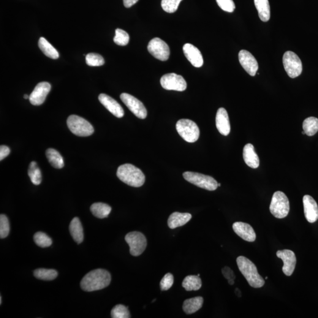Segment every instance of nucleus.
Listing matches in <instances>:
<instances>
[{"label":"nucleus","instance_id":"obj_1","mask_svg":"<svg viewBox=\"0 0 318 318\" xmlns=\"http://www.w3.org/2000/svg\"><path fill=\"white\" fill-rule=\"evenodd\" d=\"M110 273L103 269L90 272L81 280V289L86 292H93L107 287L111 282Z\"/></svg>","mask_w":318,"mask_h":318},{"label":"nucleus","instance_id":"obj_2","mask_svg":"<svg viewBox=\"0 0 318 318\" xmlns=\"http://www.w3.org/2000/svg\"><path fill=\"white\" fill-rule=\"evenodd\" d=\"M239 270L242 273L250 286L260 288L265 285L264 279L258 273L257 266L244 257H239L236 259Z\"/></svg>","mask_w":318,"mask_h":318},{"label":"nucleus","instance_id":"obj_3","mask_svg":"<svg viewBox=\"0 0 318 318\" xmlns=\"http://www.w3.org/2000/svg\"><path fill=\"white\" fill-rule=\"evenodd\" d=\"M117 176L123 183L132 187H140L145 182V176L142 171L131 164H124L119 167Z\"/></svg>","mask_w":318,"mask_h":318},{"label":"nucleus","instance_id":"obj_4","mask_svg":"<svg viewBox=\"0 0 318 318\" xmlns=\"http://www.w3.org/2000/svg\"><path fill=\"white\" fill-rule=\"evenodd\" d=\"M67 124L70 131L78 136H90L94 131L93 127L88 121L77 115L70 116Z\"/></svg>","mask_w":318,"mask_h":318},{"label":"nucleus","instance_id":"obj_5","mask_svg":"<svg viewBox=\"0 0 318 318\" xmlns=\"http://www.w3.org/2000/svg\"><path fill=\"white\" fill-rule=\"evenodd\" d=\"M271 213L278 219L285 218L289 212V201L286 195L282 192L274 193L270 207Z\"/></svg>","mask_w":318,"mask_h":318},{"label":"nucleus","instance_id":"obj_6","mask_svg":"<svg viewBox=\"0 0 318 318\" xmlns=\"http://www.w3.org/2000/svg\"><path fill=\"white\" fill-rule=\"evenodd\" d=\"M176 127L179 135L187 142L194 143L199 137V127L190 120L181 119L177 122Z\"/></svg>","mask_w":318,"mask_h":318},{"label":"nucleus","instance_id":"obj_7","mask_svg":"<svg viewBox=\"0 0 318 318\" xmlns=\"http://www.w3.org/2000/svg\"><path fill=\"white\" fill-rule=\"evenodd\" d=\"M183 176L184 179L190 183L209 191H213L218 187V183L211 176L192 172H184Z\"/></svg>","mask_w":318,"mask_h":318},{"label":"nucleus","instance_id":"obj_8","mask_svg":"<svg viewBox=\"0 0 318 318\" xmlns=\"http://www.w3.org/2000/svg\"><path fill=\"white\" fill-rule=\"evenodd\" d=\"M283 64L285 71L290 78L298 77L303 72V64L297 54L288 51L283 57Z\"/></svg>","mask_w":318,"mask_h":318},{"label":"nucleus","instance_id":"obj_9","mask_svg":"<svg viewBox=\"0 0 318 318\" xmlns=\"http://www.w3.org/2000/svg\"><path fill=\"white\" fill-rule=\"evenodd\" d=\"M125 241L130 247V254L134 257L139 256L145 251L147 246L146 238L138 232H132L125 236Z\"/></svg>","mask_w":318,"mask_h":318},{"label":"nucleus","instance_id":"obj_10","mask_svg":"<svg viewBox=\"0 0 318 318\" xmlns=\"http://www.w3.org/2000/svg\"><path fill=\"white\" fill-rule=\"evenodd\" d=\"M162 88L167 91H183L187 88V83L182 76L175 73H168L160 79Z\"/></svg>","mask_w":318,"mask_h":318},{"label":"nucleus","instance_id":"obj_11","mask_svg":"<svg viewBox=\"0 0 318 318\" xmlns=\"http://www.w3.org/2000/svg\"><path fill=\"white\" fill-rule=\"evenodd\" d=\"M148 50L152 56L159 61H167L169 58V47L160 38L152 39L149 43Z\"/></svg>","mask_w":318,"mask_h":318},{"label":"nucleus","instance_id":"obj_12","mask_svg":"<svg viewBox=\"0 0 318 318\" xmlns=\"http://www.w3.org/2000/svg\"><path fill=\"white\" fill-rule=\"evenodd\" d=\"M121 99L124 105L137 118L141 119L146 118L148 112H147L145 106L140 100L127 93H122L121 95Z\"/></svg>","mask_w":318,"mask_h":318},{"label":"nucleus","instance_id":"obj_13","mask_svg":"<svg viewBox=\"0 0 318 318\" xmlns=\"http://www.w3.org/2000/svg\"><path fill=\"white\" fill-rule=\"evenodd\" d=\"M276 256L284 262L283 273L288 276H291L296 264V257L294 252L288 249L282 250L276 252Z\"/></svg>","mask_w":318,"mask_h":318},{"label":"nucleus","instance_id":"obj_14","mask_svg":"<svg viewBox=\"0 0 318 318\" xmlns=\"http://www.w3.org/2000/svg\"><path fill=\"white\" fill-rule=\"evenodd\" d=\"M239 61L241 66L250 76L256 75L259 66L256 59L251 53L245 50L240 51L239 53Z\"/></svg>","mask_w":318,"mask_h":318},{"label":"nucleus","instance_id":"obj_15","mask_svg":"<svg viewBox=\"0 0 318 318\" xmlns=\"http://www.w3.org/2000/svg\"><path fill=\"white\" fill-rule=\"evenodd\" d=\"M51 91L50 84L48 82H41L35 87L34 91L30 96V102L32 105L40 106L45 102L46 97Z\"/></svg>","mask_w":318,"mask_h":318},{"label":"nucleus","instance_id":"obj_16","mask_svg":"<svg viewBox=\"0 0 318 318\" xmlns=\"http://www.w3.org/2000/svg\"><path fill=\"white\" fill-rule=\"evenodd\" d=\"M304 213L309 223H314L318 219V206L316 201L309 195L304 196L303 198Z\"/></svg>","mask_w":318,"mask_h":318},{"label":"nucleus","instance_id":"obj_17","mask_svg":"<svg viewBox=\"0 0 318 318\" xmlns=\"http://www.w3.org/2000/svg\"><path fill=\"white\" fill-rule=\"evenodd\" d=\"M99 100L100 103L116 118H123L124 112L121 105L108 95L101 94L99 95Z\"/></svg>","mask_w":318,"mask_h":318},{"label":"nucleus","instance_id":"obj_18","mask_svg":"<svg viewBox=\"0 0 318 318\" xmlns=\"http://www.w3.org/2000/svg\"><path fill=\"white\" fill-rule=\"evenodd\" d=\"M233 229L239 237L249 242L256 240V233L251 225L246 223L238 222L233 225Z\"/></svg>","mask_w":318,"mask_h":318},{"label":"nucleus","instance_id":"obj_19","mask_svg":"<svg viewBox=\"0 0 318 318\" xmlns=\"http://www.w3.org/2000/svg\"><path fill=\"white\" fill-rule=\"evenodd\" d=\"M184 56L193 66L199 68L203 66V59L199 49L189 43L184 45L183 47Z\"/></svg>","mask_w":318,"mask_h":318},{"label":"nucleus","instance_id":"obj_20","mask_svg":"<svg viewBox=\"0 0 318 318\" xmlns=\"http://www.w3.org/2000/svg\"><path fill=\"white\" fill-rule=\"evenodd\" d=\"M216 125L217 130L221 135L227 136L230 132L229 116L224 108H220L217 111Z\"/></svg>","mask_w":318,"mask_h":318},{"label":"nucleus","instance_id":"obj_21","mask_svg":"<svg viewBox=\"0 0 318 318\" xmlns=\"http://www.w3.org/2000/svg\"><path fill=\"white\" fill-rule=\"evenodd\" d=\"M243 156L244 162L250 167L257 168L259 166V159L254 146L252 144H247L243 148Z\"/></svg>","mask_w":318,"mask_h":318},{"label":"nucleus","instance_id":"obj_22","mask_svg":"<svg viewBox=\"0 0 318 318\" xmlns=\"http://www.w3.org/2000/svg\"><path fill=\"white\" fill-rule=\"evenodd\" d=\"M191 219V214L174 212L168 217L167 221L168 227L170 229H175L176 227H182V226L186 225Z\"/></svg>","mask_w":318,"mask_h":318},{"label":"nucleus","instance_id":"obj_23","mask_svg":"<svg viewBox=\"0 0 318 318\" xmlns=\"http://www.w3.org/2000/svg\"><path fill=\"white\" fill-rule=\"evenodd\" d=\"M70 232L76 243L80 244L83 242L84 233L82 225L78 217H75L70 224Z\"/></svg>","mask_w":318,"mask_h":318},{"label":"nucleus","instance_id":"obj_24","mask_svg":"<svg viewBox=\"0 0 318 318\" xmlns=\"http://www.w3.org/2000/svg\"><path fill=\"white\" fill-rule=\"evenodd\" d=\"M203 303V298L201 296L188 299L184 301L183 309L186 314H194L202 308Z\"/></svg>","mask_w":318,"mask_h":318},{"label":"nucleus","instance_id":"obj_25","mask_svg":"<svg viewBox=\"0 0 318 318\" xmlns=\"http://www.w3.org/2000/svg\"><path fill=\"white\" fill-rule=\"evenodd\" d=\"M255 7L261 20L266 22L271 17V9L268 0H254Z\"/></svg>","mask_w":318,"mask_h":318},{"label":"nucleus","instance_id":"obj_26","mask_svg":"<svg viewBox=\"0 0 318 318\" xmlns=\"http://www.w3.org/2000/svg\"><path fill=\"white\" fill-rule=\"evenodd\" d=\"M39 47L42 52L48 58L58 59L59 53L56 49L44 37H41L39 41Z\"/></svg>","mask_w":318,"mask_h":318},{"label":"nucleus","instance_id":"obj_27","mask_svg":"<svg viewBox=\"0 0 318 318\" xmlns=\"http://www.w3.org/2000/svg\"><path fill=\"white\" fill-rule=\"evenodd\" d=\"M91 211L94 216L99 219L107 217L111 211V208L107 204L95 203L91 206Z\"/></svg>","mask_w":318,"mask_h":318},{"label":"nucleus","instance_id":"obj_28","mask_svg":"<svg viewBox=\"0 0 318 318\" xmlns=\"http://www.w3.org/2000/svg\"><path fill=\"white\" fill-rule=\"evenodd\" d=\"M45 154L49 163L53 167L56 168H61L64 167L63 158L58 151L54 149H48L46 151Z\"/></svg>","mask_w":318,"mask_h":318},{"label":"nucleus","instance_id":"obj_29","mask_svg":"<svg viewBox=\"0 0 318 318\" xmlns=\"http://www.w3.org/2000/svg\"><path fill=\"white\" fill-rule=\"evenodd\" d=\"M202 280L197 275L187 276L182 282V286L187 291L198 290L202 287Z\"/></svg>","mask_w":318,"mask_h":318},{"label":"nucleus","instance_id":"obj_30","mask_svg":"<svg viewBox=\"0 0 318 318\" xmlns=\"http://www.w3.org/2000/svg\"><path fill=\"white\" fill-rule=\"evenodd\" d=\"M303 129L308 136L316 134L318 131V119L314 117L306 119L303 123Z\"/></svg>","mask_w":318,"mask_h":318},{"label":"nucleus","instance_id":"obj_31","mask_svg":"<svg viewBox=\"0 0 318 318\" xmlns=\"http://www.w3.org/2000/svg\"><path fill=\"white\" fill-rule=\"evenodd\" d=\"M34 275L39 279L52 281L58 277V273L56 270L41 268L34 271Z\"/></svg>","mask_w":318,"mask_h":318},{"label":"nucleus","instance_id":"obj_32","mask_svg":"<svg viewBox=\"0 0 318 318\" xmlns=\"http://www.w3.org/2000/svg\"><path fill=\"white\" fill-rule=\"evenodd\" d=\"M28 175L32 183L35 185H39L42 182V173H41V170L39 167H38L36 162H31L30 165L29 166Z\"/></svg>","mask_w":318,"mask_h":318},{"label":"nucleus","instance_id":"obj_33","mask_svg":"<svg viewBox=\"0 0 318 318\" xmlns=\"http://www.w3.org/2000/svg\"><path fill=\"white\" fill-rule=\"evenodd\" d=\"M111 317L113 318H129L131 317L128 308L123 305H118L114 307L111 311Z\"/></svg>","mask_w":318,"mask_h":318},{"label":"nucleus","instance_id":"obj_34","mask_svg":"<svg viewBox=\"0 0 318 318\" xmlns=\"http://www.w3.org/2000/svg\"><path fill=\"white\" fill-rule=\"evenodd\" d=\"M34 241L38 246L47 247L51 245L52 240L48 236L43 232H37L34 236Z\"/></svg>","mask_w":318,"mask_h":318},{"label":"nucleus","instance_id":"obj_35","mask_svg":"<svg viewBox=\"0 0 318 318\" xmlns=\"http://www.w3.org/2000/svg\"><path fill=\"white\" fill-rule=\"evenodd\" d=\"M87 64L90 66H101L105 64V60L101 55L96 53H89L86 57Z\"/></svg>","mask_w":318,"mask_h":318},{"label":"nucleus","instance_id":"obj_36","mask_svg":"<svg viewBox=\"0 0 318 318\" xmlns=\"http://www.w3.org/2000/svg\"><path fill=\"white\" fill-rule=\"evenodd\" d=\"M113 40L116 45L124 46L128 44L130 37L127 32L123 30L118 29L116 30V35Z\"/></svg>","mask_w":318,"mask_h":318},{"label":"nucleus","instance_id":"obj_37","mask_svg":"<svg viewBox=\"0 0 318 318\" xmlns=\"http://www.w3.org/2000/svg\"><path fill=\"white\" fill-rule=\"evenodd\" d=\"M182 0H162L161 5L163 10L168 13H173L178 9L179 4Z\"/></svg>","mask_w":318,"mask_h":318},{"label":"nucleus","instance_id":"obj_38","mask_svg":"<svg viewBox=\"0 0 318 318\" xmlns=\"http://www.w3.org/2000/svg\"><path fill=\"white\" fill-rule=\"evenodd\" d=\"M10 232L9 219L4 214L0 215V238L4 239L7 237Z\"/></svg>","mask_w":318,"mask_h":318},{"label":"nucleus","instance_id":"obj_39","mask_svg":"<svg viewBox=\"0 0 318 318\" xmlns=\"http://www.w3.org/2000/svg\"><path fill=\"white\" fill-rule=\"evenodd\" d=\"M217 4L225 12L232 13L235 10V4L233 0H216Z\"/></svg>","mask_w":318,"mask_h":318},{"label":"nucleus","instance_id":"obj_40","mask_svg":"<svg viewBox=\"0 0 318 318\" xmlns=\"http://www.w3.org/2000/svg\"><path fill=\"white\" fill-rule=\"evenodd\" d=\"M174 278L172 274L168 273L166 274L160 282V288L163 291H166L173 286Z\"/></svg>","mask_w":318,"mask_h":318},{"label":"nucleus","instance_id":"obj_41","mask_svg":"<svg viewBox=\"0 0 318 318\" xmlns=\"http://www.w3.org/2000/svg\"><path fill=\"white\" fill-rule=\"evenodd\" d=\"M222 273L223 275L227 280L229 285H233L235 284V274L230 268L226 266L222 269Z\"/></svg>","mask_w":318,"mask_h":318},{"label":"nucleus","instance_id":"obj_42","mask_svg":"<svg viewBox=\"0 0 318 318\" xmlns=\"http://www.w3.org/2000/svg\"><path fill=\"white\" fill-rule=\"evenodd\" d=\"M10 153V149L9 147L4 145L0 146V160H2L5 157L9 156Z\"/></svg>","mask_w":318,"mask_h":318},{"label":"nucleus","instance_id":"obj_43","mask_svg":"<svg viewBox=\"0 0 318 318\" xmlns=\"http://www.w3.org/2000/svg\"><path fill=\"white\" fill-rule=\"evenodd\" d=\"M138 1V0H123V3L125 7L130 8L136 4Z\"/></svg>","mask_w":318,"mask_h":318},{"label":"nucleus","instance_id":"obj_44","mask_svg":"<svg viewBox=\"0 0 318 318\" xmlns=\"http://www.w3.org/2000/svg\"><path fill=\"white\" fill-rule=\"evenodd\" d=\"M30 96H28L27 94H24V98L25 99H29Z\"/></svg>","mask_w":318,"mask_h":318},{"label":"nucleus","instance_id":"obj_45","mask_svg":"<svg viewBox=\"0 0 318 318\" xmlns=\"http://www.w3.org/2000/svg\"><path fill=\"white\" fill-rule=\"evenodd\" d=\"M1 303H2V297H1V296H0V304H1Z\"/></svg>","mask_w":318,"mask_h":318},{"label":"nucleus","instance_id":"obj_46","mask_svg":"<svg viewBox=\"0 0 318 318\" xmlns=\"http://www.w3.org/2000/svg\"><path fill=\"white\" fill-rule=\"evenodd\" d=\"M303 135L305 134V132L303 131Z\"/></svg>","mask_w":318,"mask_h":318},{"label":"nucleus","instance_id":"obj_47","mask_svg":"<svg viewBox=\"0 0 318 318\" xmlns=\"http://www.w3.org/2000/svg\"><path fill=\"white\" fill-rule=\"evenodd\" d=\"M221 186V184H220V183H218V186Z\"/></svg>","mask_w":318,"mask_h":318}]
</instances>
